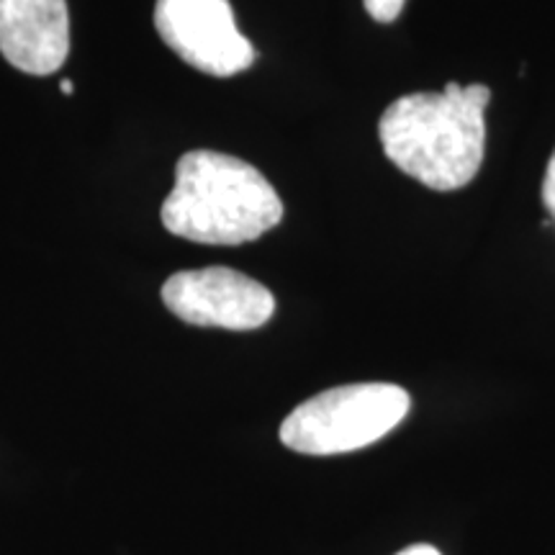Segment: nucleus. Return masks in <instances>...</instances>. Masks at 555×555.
Here are the masks:
<instances>
[{"label": "nucleus", "mask_w": 555, "mask_h": 555, "mask_svg": "<svg viewBox=\"0 0 555 555\" xmlns=\"http://www.w3.org/2000/svg\"><path fill=\"white\" fill-rule=\"evenodd\" d=\"M486 86L448 82L440 93H406L384 111L378 137L404 176L433 191H457L478 176L486 150Z\"/></svg>", "instance_id": "1"}, {"label": "nucleus", "mask_w": 555, "mask_h": 555, "mask_svg": "<svg viewBox=\"0 0 555 555\" xmlns=\"http://www.w3.org/2000/svg\"><path fill=\"white\" fill-rule=\"evenodd\" d=\"M159 217L176 237L234 247L281 224L283 201L245 159L196 150L178 159L176 185Z\"/></svg>", "instance_id": "2"}, {"label": "nucleus", "mask_w": 555, "mask_h": 555, "mask_svg": "<svg viewBox=\"0 0 555 555\" xmlns=\"http://www.w3.org/2000/svg\"><path fill=\"white\" fill-rule=\"evenodd\" d=\"M412 399L393 384H350L298 404L281 425V442L304 455H339L373 446L409 414Z\"/></svg>", "instance_id": "3"}, {"label": "nucleus", "mask_w": 555, "mask_h": 555, "mask_svg": "<svg viewBox=\"0 0 555 555\" xmlns=\"http://www.w3.org/2000/svg\"><path fill=\"white\" fill-rule=\"evenodd\" d=\"M155 26L159 39L198 73L232 78L255 62L229 0H157Z\"/></svg>", "instance_id": "4"}, {"label": "nucleus", "mask_w": 555, "mask_h": 555, "mask_svg": "<svg viewBox=\"0 0 555 555\" xmlns=\"http://www.w3.org/2000/svg\"><path fill=\"white\" fill-rule=\"evenodd\" d=\"M163 301L183 322L232 332L258 330L275 311L273 294L255 278L232 268L183 270L170 275L163 286Z\"/></svg>", "instance_id": "5"}, {"label": "nucleus", "mask_w": 555, "mask_h": 555, "mask_svg": "<svg viewBox=\"0 0 555 555\" xmlns=\"http://www.w3.org/2000/svg\"><path fill=\"white\" fill-rule=\"evenodd\" d=\"M0 52L26 75H52L69 54L67 0H0Z\"/></svg>", "instance_id": "6"}, {"label": "nucleus", "mask_w": 555, "mask_h": 555, "mask_svg": "<svg viewBox=\"0 0 555 555\" xmlns=\"http://www.w3.org/2000/svg\"><path fill=\"white\" fill-rule=\"evenodd\" d=\"M363 3L371 18H376L378 24H391V21L399 18L406 0H363Z\"/></svg>", "instance_id": "7"}, {"label": "nucleus", "mask_w": 555, "mask_h": 555, "mask_svg": "<svg viewBox=\"0 0 555 555\" xmlns=\"http://www.w3.org/2000/svg\"><path fill=\"white\" fill-rule=\"evenodd\" d=\"M543 204L547 211H551V217L555 219V150L551 155V163H547L545 180H543Z\"/></svg>", "instance_id": "8"}, {"label": "nucleus", "mask_w": 555, "mask_h": 555, "mask_svg": "<svg viewBox=\"0 0 555 555\" xmlns=\"http://www.w3.org/2000/svg\"><path fill=\"white\" fill-rule=\"evenodd\" d=\"M397 555H440V553H437L433 545H412V547H406V551H401Z\"/></svg>", "instance_id": "9"}, {"label": "nucleus", "mask_w": 555, "mask_h": 555, "mask_svg": "<svg viewBox=\"0 0 555 555\" xmlns=\"http://www.w3.org/2000/svg\"><path fill=\"white\" fill-rule=\"evenodd\" d=\"M62 93L65 95L73 93V80H62Z\"/></svg>", "instance_id": "10"}]
</instances>
